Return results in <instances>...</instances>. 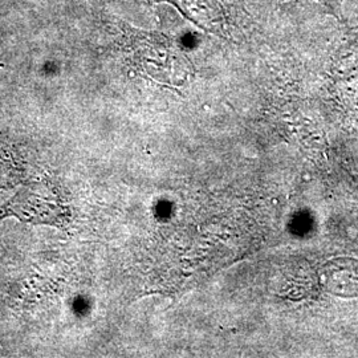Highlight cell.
I'll list each match as a JSON object with an SVG mask.
<instances>
[{
  "label": "cell",
  "instance_id": "cell-1",
  "mask_svg": "<svg viewBox=\"0 0 358 358\" xmlns=\"http://www.w3.org/2000/svg\"><path fill=\"white\" fill-rule=\"evenodd\" d=\"M316 1L320 3L324 10L331 13L333 17H336L341 24H345L346 20L343 13L344 0H316Z\"/></svg>",
  "mask_w": 358,
  "mask_h": 358
}]
</instances>
